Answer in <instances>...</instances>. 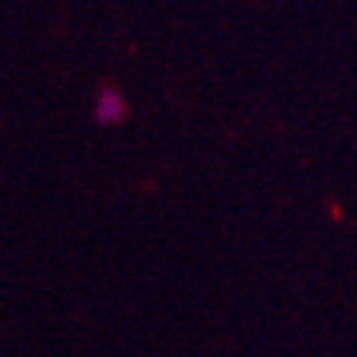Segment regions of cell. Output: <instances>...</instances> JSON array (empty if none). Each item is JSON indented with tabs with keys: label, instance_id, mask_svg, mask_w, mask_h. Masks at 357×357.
Wrapping results in <instances>:
<instances>
[{
	"label": "cell",
	"instance_id": "obj_1",
	"mask_svg": "<svg viewBox=\"0 0 357 357\" xmlns=\"http://www.w3.org/2000/svg\"><path fill=\"white\" fill-rule=\"evenodd\" d=\"M95 117L103 126H117L126 117V100L117 89H103L98 103H95Z\"/></svg>",
	"mask_w": 357,
	"mask_h": 357
}]
</instances>
